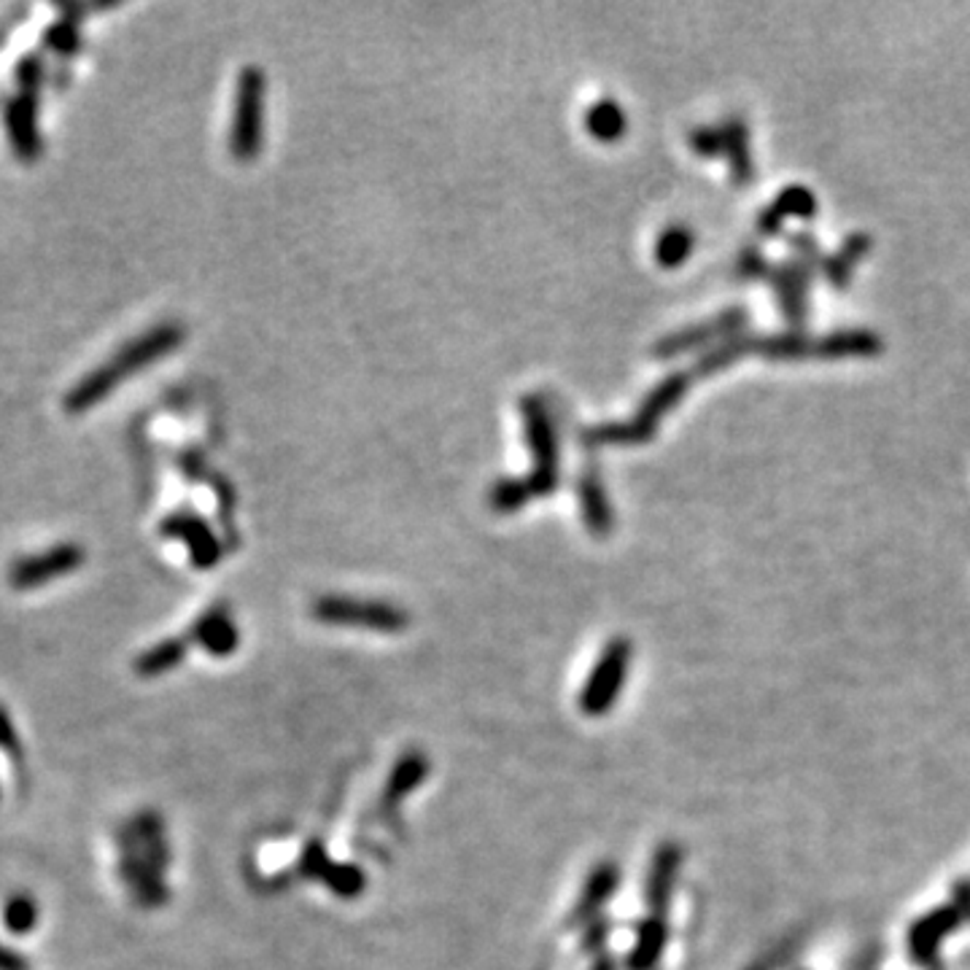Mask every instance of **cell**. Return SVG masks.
Wrapping results in <instances>:
<instances>
[{"label": "cell", "instance_id": "6", "mask_svg": "<svg viewBox=\"0 0 970 970\" xmlns=\"http://www.w3.org/2000/svg\"><path fill=\"white\" fill-rule=\"evenodd\" d=\"M310 615L323 626L358 628V631L373 634H402L410 626V615L393 602L349 596V593L319 596L310 604Z\"/></svg>", "mask_w": 970, "mask_h": 970}, {"label": "cell", "instance_id": "1", "mask_svg": "<svg viewBox=\"0 0 970 970\" xmlns=\"http://www.w3.org/2000/svg\"><path fill=\"white\" fill-rule=\"evenodd\" d=\"M119 876L135 903L162 909L170 901L164 874L170 868V844L164 820L157 809H140L116 833Z\"/></svg>", "mask_w": 970, "mask_h": 970}, {"label": "cell", "instance_id": "8", "mask_svg": "<svg viewBox=\"0 0 970 970\" xmlns=\"http://www.w3.org/2000/svg\"><path fill=\"white\" fill-rule=\"evenodd\" d=\"M523 429H526V445L532 450V472H528V486H532L534 499L550 497L558 488L561 472H558V437L556 423H552L550 408L543 397L528 393L521 399Z\"/></svg>", "mask_w": 970, "mask_h": 970}, {"label": "cell", "instance_id": "11", "mask_svg": "<svg viewBox=\"0 0 970 970\" xmlns=\"http://www.w3.org/2000/svg\"><path fill=\"white\" fill-rule=\"evenodd\" d=\"M81 563H84V548L76 543H60L55 548L14 561V567L9 569V582L14 591H35L46 582L76 572Z\"/></svg>", "mask_w": 970, "mask_h": 970}, {"label": "cell", "instance_id": "10", "mask_svg": "<svg viewBox=\"0 0 970 970\" xmlns=\"http://www.w3.org/2000/svg\"><path fill=\"white\" fill-rule=\"evenodd\" d=\"M160 534L164 539H175V543L184 545L186 552H190V563L199 572L219 567L225 543L214 532V526L194 510H175V513L164 515Z\"/></svg>", "mask_w": 970, "mask_h": 970}, {"label": "cell", "instance_id": "9", "mask_svg": "<svg viewBox=\"0 0 970 970\" xmlns=\"http://www.w3.org/2000/svg\"><path fill=\"white\" fill-rule=\"evenodd\" d=\"M746 323H750V313L744 308H728L722 313H717L715 319H707L696 327L680 329V332L666 334V338L658 340L652 345V356L655 358H677L687 351L696 349H715V345L726 343V340L744 334Z\"/></svg>", "mask_w": 970, "mask_h": 970}, {"label": "cell", "instance_id": "12", "mask_svg": "<svg viewBox=\"0 0 970 970\" xmlns=\"http://www.w3.org/2000/svg\"><path fill=\"white\" fill-rule=\"evenodd\" d=\"M814 264H809L807 259L790 256L787 262L768 264L766 284H772L776 294V303H779L781 316L792 327H803L809 313V286L814 278Z\"/></svg>", "mask_w": 970, "mask_h": 970}, {"label": "cell", "instance_id": "27", "mask_svg": "<svg viewBox=\"0 0 970 970\" xmlns=\"http://www.w3.org/2000/svg\"><path fill=\"white\" fill-rule=\"evenodd\" d=\"M41 920L38 901L31 892H14L3 903V925L11 936H31Z\"/></svg>", "mask_w": 970, "mask_h": 970}, {"label": "cell", "instance_id": "37", "mask_svg": "<svg viewBox=\"0 0 970 970\" xmlns=\"http://www.w3.org/2000/svg\"><path fill=\"white\" fill-rule=\"evenodd\" d=\"M0 752H5L11 761H20L22 752H25L22 750V739L20 733H16L14 720H11L9 709L5 707H0Z\"/></svg>", "mask_w": 970, "mask_h": 970}, {"label": "cell", "instance_id": "26", "mask_svg": "<svg viewBox=\"0 0 970 970\" xmlns=\"http://www.w3.org/2000/svg\"><path fill=\"white\" fill-rule=\"evenodd\" d=\"M696 249V235L691 227L672 225L663 229L655 240V262L663 270H677L687 262V256Z\"/></svg>", "mask_w": 970, "mask_h": 970}, {"label": "cell", "instance_id": "31", "mask_svg": "<svg viewBox=\"0 0 970 970\" xmlns=\"http://www.w3.org/2000/svg\"><path fill=\"white\" fill-rule=\"evenodd\" d=\"M949 925H951V914H949V911H938V914H933L931 920L922 922V925L914 931V936H911V946H914V955L920 957V960H927V957H931L933 951H936L938 938L944 936L946 927H949Z\"/></svg>", "mask_w": 970, "mask_h": 970}, {"label": "cell", "instance_id": "23", "mask_svg": "<svg viewBox=\"0 0 970 970\" xmlns=\"http://www.w3.org/2000/svg\"><path fill=\"white\" fill-rule=\"evenodd\" d=\"M871 246H874L871 235L855 232V235H849V238H846L844 243H841V249L836 251V254L825 256V264H822V273H825V278L831 281V286H836V289H844V286H849L852 273H855L857 264H860L863 259L868 256Z\"/></svg>", "mask_w": 970, "mask_h": 970}, {"label": "cell", "instance_id": "13", "mask_svg": "<svg viewBox=\"0 0 970 970\" xmlns=\"http://www.w3.org/2000/svg\"><path fill=\"white\" fill-rule=\"evenodd\" d=\"M3 122L16 160L25 164L38 160L41 149H44L38 129V95H27V92L11 95L5 100Z\"/></svg>", "mask_w": 970, "mask_h": 970}, {"label": "cell", "instance_id": "21", "mask_svg": "<svg viewBox=\"0 0 970 970\" xmlns=\"http://www.w3.org/2000/svg\"><path fill=\"white\" fill-rule=\"evenodd\" d=\"M669 944V925L666 916L647 914L637 925L634 946L626 957L628 970H652L663 957V949Z\"/></svg>", "mask_w": 970, "mask_h": 970}, {"label": "cell", "instance_id": "14", "mask_svg": "<svg viewBox=\"0 0 970 970\" xmlns=\"http://www.w3.org/2000/svg\"><path fill=\"white\" fill-rule=\"evenodd\" d=\"M617 887H620V866L615 860H602L598 866H593L591 874L585 876L578 901L569 911L567 931H582L593 920H598L604 905L615 898Z\"/></svg>", "mask_w": 970, "mask_h": 970}, {"label": "cell", "instance_id": "17", "mask_svg": "<svg viewBox=\"0 0 970 970\" xmlns=\"http://www.w3.org/2000/svg\"><path fill=\"white\" fill-rule=\"evenodd\" d=\"M578 499L587 532H591L596 539H607L615 528V513L613 504H609L607 488H604L596 469H585V472H580Z\"/></svg>", "mask_w": 970, "mask_h": 970}, {"label": "cell", "instance_id": "30", "mask_svg": "<svg viewBox=\"0 0 970 970\" xmlns=\"http://www.w3.org/2000/svg\"><path fill=\"white\" fill-rule=\"evenodd\" d=\"M41 44L46 52L57 57H73L81 49V27L79 20H70V16H57L44 35H41Z\"/></svg>", "mask_w": 970, "mask_h": 970}, {"label": "cell", "instance_id": "19", "mask_svg": "<svg viewBox=\"0 0 970 970\" xmlns=\"http://www.w3.org/2000/svg\"><path fill=\"white\" fill-rule=\"evenodd\" d=\"M429 776V757L421 750H408L402 752L397 763L388 772V779L380 792V809H397L399 803L408 796H413L415 790L426 781Z\"/></svg>", "mask_w": 970, "mask_h": 970}, {"label": "cell", "instance_id": "4", "mask_svg": "<svg viewBox=\"0 0 970 970\" xmlns=\"http://www.w3.org/2000/svg\"><path fill=\"white\" fill-rule=\"evenodd\" d=\"M881 351H885V343L871 329H841V332L822 334V338H811V334L803 332H785L755 340V356L772 358V362L879 356Z\"/></svg>", "mask_w": 970, "mask_h": 970}, {"label": "cell", "instance_id": "33", "mask_svg": "<svg viewBox=\"0 0 970 970\" xmlns=\"http://www.w3.org/2000/svg\"><path fill=\"white\" fill-rule=\"evenodd\" d=\"M14 79L20 92H27V95H38L41 84L46 79V62L38 52H27V55L20 57L14 68Z\"/></svg>", "mask_w": 970, "mask_h": 970}, {"label": "cell", "instance_id": "25", "mask_svg": "<svg viewBox=\"0 0 970 970\" xmlns=\"http://www.w3.org/2000/svg\"><path fill=\"white\" fill-rule=\"evenodd\" d=\"M755 340L757 338H752V334H737V338H731V340H726V343H720V345H715V349H709L707 354L698 358L696 367L691 369L693 380H696V378H709V375L722 373V369L733 367V364H737L739 358L755 354Z\"/></svg>", "mask_w": 970, "mask_h": 970}, {"label": "cell", "instance_id": "38", "mask_svg": "<svg viewBox=\"0 0 970 970\" xmlns=\"http://www.w3.org/2000/svg\"><path fill=\"white\" fill-rule=\"evenodd\" d=\"M787 243H790V249L796 251V256L807 259V262H809V264H814L817 270H820L822 264H825V254H822L820 243H817V240L811 238L809 232L787 235Z\"/></svg>", "mask_w": 970, "mask_h": 970}, {"label": "cell", "instance_id": "15", "mask_svg": "<svg viewBox=\"0 0 970 970\" xmlns=\"http://www.w3.org/2000/svg\"><path fill=\"white\" fill-rule=\"evenodd\" d=\"M190 642L214 658H229L240 644V628L227 604H214L205 609L190 628Z\"/></svg>", "mask_w": 970, "mask_h": 970}, {"label": "cell", "instance_id": "35", "mask_svg": "<svg viewBox=\"0 0 970 970\" xmlns=\"http://www.w3.org/2000/svg\"><path fill=\"white\" fill-rule=\"evenodd\" d=\"M609 936H613V920H609V916H598V920H593L591 925L582 927L580 951H593V955H604Z\"/></svg>", "mask_w": 970, "mask_h": 970}, {"label": "cell", "instance_id": "5", "mask_svg": "<svg viewBox=\"0 0 970 970\" xmlns=\"http://www.w3.org/2000/svg\"><path fill=\"white\" fill-rule=\"evenodd\" d=\"M264 103L267 76L259 65H246L235 81L232 122H229V155L238 162H254L264 146Z\"/></svg>", "mask_w": 970, "mask_h": 970}, {"label": "cell", "instance_id": "32", "mask_svg": "<svg viewBox=\"0 0 970 970\" xmlns=\"http://www.w3.org/2000/svg\"><path fill=\"white\" fill-rule=\"evenodd\" d=\"M332 863H334V857L329 855L327 846H323L321 841L313 838V841H308V844H305L303 855H299L297 874L303 876V879L323 881V876H327L329 868H332Z\"/></svg>", "mask_w": 970, "mask_h": 970}, {"label": "cell", "instance_id": "29", "mask_svg": "<svg viewBox=\"0 0 970 970\" xmlns=\"http://www.w3.org/2000/svg\"><path fill=\"white\" fill-rule=\"evenodd\" d=\"M332 895L343 898V901H354V898L362 895L367 890V874L362 868L354 866V863H340L334 860L332 868H329L327 876L321 881Z\"/></svg>", "mask_w": 970, "mask_h": 970}, {"label": "cell", "instance_id": "2", "mask_svg": "<svg viewBox=\"0 0 970 970\" xmlns=\"http://www.w3.org/2000/svg\"><path fill=\"white\" fill-rule=\"evenodd\" d=\"M186 338V327L181 321H162L157 327L146 329L138 338L127 340L114 356L105 358L103 364H98L92 373H87L68 393H65V410L73 415L87 413L95 404L103 402L105 397L125 384L133 375L144 373L146 367H151L155 362H160L168 354H173Z\"/></svg>", "mask_w": 970, "mask_h": 970}, {"label": "cell", "instance_id": "7", "mask_svg": "<svg viewBox=\"0 0 970 970\" xmlns=\"http://www.w3.org/2000/svg\"><path fill=\"white\" fill-rule=\"evenodd\" d=\"M634 663V644L626 637H613L598 652L591 674L582 682L578 709L585 717H607L626 687Z\"/></svg>", "mask_w": 970, "mask_h": 970}, {"label": "cell", "instance_id": "40", "mask_svg": "<svg viewBox=\"0 0 970 970\" xmlns=\"http://www.w3.org/2000/svg\"><path fill=\"white\" fill-rule=\"evenodd\" d=\"M591 970H617V960L613 955H607V951H604V955H598L596 960H593Z\"/></svg>", "mask_w": 970, "mask_h": 970}, {"label": "cell", "instance_id": "34", "mask_svg": "<svg viewBox=\"0 0 970 970\" xmlns=\"http://www.w3.org/2000/svg\"><path fill=\"white\" fill-rule=\"evenodd\" d=\"M687 144H691L693 155L704 157V160H711V157H717V160H720L722 157L720 125H715V127L701 125V127L691 129V135H687Z\"/></svg>", "mask_w": 970, "mask_h": 970}, {"label": "cell", "instance_id": "20", "mask_svg": "<svg viewBox=\"0 0 970 970\" xmlns=\"http://www.w3.org/2000/svg\"><path fill=\"white\" fill-rule=\"evenodd\" d=\"M722 133V160L731 168V181L737 186L752 184L755 179V160L750 149V127L742 116H728L720 122Z\"/></svg>", "mask_w": 970, "mask_h": 970}, {"label": "cell", "instance_id": "22", "mask_svg": "<svg viewBox=\"0 0 970 970\" xmlns=\"http://www.w3.org/2000/svg\"><path fill=\"white\" fill-rule=\"evenodd\" d=\"M190 637H168L162 642H157L149 650L140 652L135 658V674L144 680H157L162 674H170L173 669H179L184 663L186 652H190Z\"/></svg>", "mask_w": 970, "mask_h": 970}, {"label": "cell", "instance_id": "36", "mask_svg": "<svg viewBox=\"0 0 970 970\" xmlns=\"http://www.w3.org/2000/svg\"><path fill=\"white\" fill-rule=\"evenodd\" d=\"M737 273H739V278H744V281L766 278L768 262H766V256H763V251L755 249V246L744 249L742 256H739V262H737Z\"/></svg>", "mask_w": 970, "mask_h": 970}, {"label": "cell", "instance_id": "24", "mask_svg": "<svg viewBox=\"0 0 970 970\" xmlns=\"http://www.w3.org/2000/svg\"><path fill=\"white\" fill-rule=\"evenodd\" d=\"M585 129L593 140H598V144H615V140H620L623 135H626L628 116L617 100L602 98L587 109Z\"/></svg>", "mask_w": 970, "mask_h": 970}, {"label": "cell", "instance_id": "28", "mask_svg": "<svg viewBox=\"0 0 970 970\" xmlns=\"http://www.w3.org/2000/svg\"><path fill=\"white\" fill-rule=\"evenodd\" d=\"M532 499L534 493L526 478H502L491 486V491H488V504H491L493 513L499 515L517 513V510L526 507Z\"/></svg>", "mask_w": 970, "mask_h": 970}, {"label": "cell", "instance_id": "3", "mask_svg": "<svg viewBox=\"0 0 970 970\" xmlns=\"http://www.w3.org/2000/svg\"><path fill=\"white\" fill-rule=\"evenodd\" d=\"M693 384L691 369L685 373H672L661 380L650 393L644 397V402L639 404L637 413L628 421H613L602 423V426H593L582 432V443L587 448H604V445H644L655 437L661 421L672 413L674 408L682 402V397L687 393V388Z\"/></svg>", "mask_w": 970, "mask_h": 970}, {"label": "cell", "instance_id": "39", "mask_svg": "<svg viewBox=\"0 0 970 970\" xmlns=\"http://www.w3.org/2000/svg\"><path fill=\"white\" fill-rule=\"evenodd\" d=\"M0 970H31V962L11 946L0 944Z\"/></svg>", "mask_w": 970, "mask_h": 970}, {"label": "cell", "instance_id": "16", "mask_svg": "<svg viewBox=\"0 0 970 970\" xmlns=\"http://www.w3.org/2000/svg\"><path fill=\"white\" fill-rule=\"evenodd\" d=\"M680 866H682V849L674 844V841H666V844L658 846L644 879V898L647 905H650V914H661V916L666 914L669 903H672L674 885H677Z\"/></svg>", "mask_w": 970, "mask_h": 970}, {"label": "cell", "instance_id": "18", "mask_svg": "<svg viewBox=\"0 0 970 970\" xmlns=\"http://www.w3.org/2000/svg\"><path fill=\"white\" fill-rule=\"evenodd\" d=\"M817 208H820V203L807 186H787L763 208L761 219H757V232L772 238V235L785 229L787 219H811Z\"/></svg>", "mask_w": 970, "mask_h": 970}]
</instances>
